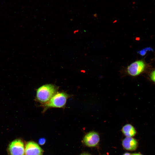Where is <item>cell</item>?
<instances>
[{"mask_svg": "<svg viewBox=\"0 0 155 155\" xmlns=\"http://www.w3.org/2000/svg\"><path fill=\"white\" fill-rule=\"evenodd\" d=\"M100 140L98 133L95 131H92L85 135L83 139V142L86 146L94 147L98 145Z\"/></svg>", "mask_w": 155, "mask_h": 155, "instance_id": "5", "label": "cell"}, {"mask_svg": "<svg viewBox=\"0 0 155 155\" xmlns=\"http://www.w3.org/2000/svg\"><path fill=\"white\" fill-rule=\"evenodd\" d=\"M58 87L52 84L43 85L36 90L35 100L43 104L58 92Z\"/></svg>", "mask_w": 155, "mask_h": 155, "instance_id": "1", "label": "cell"}, {"mask_svg": "<svg viewBox=\"0 0 155 155\" xmlns=\"http://www.w3.org/2000/svg\"><path fill=\"white\" fill-rule=\"evenodd\" d=\"M131 155H143L141 154L138 153H135L131 154Z\"/></svg>", "mask_w": 155, "mask_h": 155, "instance_id": "12", "label": "cell"}, {"mask_svg": "<svg viewBox=\"0 0 155 155\" xmlns=\"http://www.w3.org/2000/svg\"><path fill=\"white\" fill-rule=\"evenodd\" d=\"M8 151L10 155H25L23 142L18 139L14 140L9 144Z\"/></svg>", "mask_w": 155, "mask_h": 155, "instance_id": "4", "label": "cell"}, {"mask_svg": "<svg viewBox=\"0 0 155 155\" xmlns=\"http://www.w3.org/2000/svg\"><path fill=\"white\" fill-rule=\"evenodd\" d=\"M80 155H91L89 153H84Z\"/></svg>", "mask_w": 155, "mask_h": 155, "instance_id": "13", "label": "cell"}, {"mask_svg": "<svg viewBox=\"0 0 155 155\" xmlns=\"http://www.w3.org/2000/svg\"><path fill=\"white\" fill-rule=\"evenodd\" d=\"M43 151L36 142H28L25 147V155H43Z\"/></svg>", "mask_w": 155, "mask_h": 155, "instance_id": "6", "label": "cell"}, {"mask_svg": "<svg viewBox=\"0 0 155 155\" xmlns=\"http://www.w3.org/2000/svg\"><path fill=\"white\" fill-rule=\"evenodd\" d=\"M71 96L64 92H57L47 102L42 104L43 112L52 108H64L68 99Z\"/></svg>", "mask_w": 155, "mask_h": 155, "instance_id": "3", "label": "cell"}, {"mask_svg": "<svg viewBox=\"0 0 155 155\" xmlns=\"http://www.w3.org/2000/svg\"><path fill=\"white\" fill-rule=\"evenodd\" d=\"M149 77L151 80L155 83V69L152 70L151 72Z\"/></svg>", "mask_w": 155, "mask_h": 155, "instance_id": "10", "label": "cell"}, {"mask_svg": "<svg viewBox=\"0 0 155 155\" xmlns=\"http://www.w3.org/2000/svg\"><path fill=\"white\" fill-rule=\"evenodd\" d=\"M121 131L127 137H133L137 133L135 127L130 124H127L124 125Z\"/></svg>", "mask_w": 155, "mask_h": 155, "instance_id": "8", "label": "cell"}, {"mask_svg": "<svg viewBox=\"0 0 155 155\" xmlns=\"http://www.w3.org/2000/svg\"><path fill=\"white\" fill-rule=\"evenodd\" d=\"M122 145L125 149L133 151L137 148L138 142L136 139L132 137H126L123 140Z\"/></svg>", "mask_w": 155, "mask_h": 155, "instance_id": "7", "label": "cell"}, {"mask_svg": "<svg viewBox=\"0 0 155 155\" xmlns=\"http://www.w3.org/2000/svg\"><path fill=\"white\" fill-rule=\"evenodd\" d=\"M46 139L44 138L40 139L38 140V144L41 145H44L46 142Z\"/></svg>", "mask_w": 155, "mask_h": 155, "instance_id": "11", "label": "cell"}, {"mask_svg": "<svg viewBox=\"0 0 155 155\" xmlns=\"http://www.w3.org/2000/svg\"><path fill=\"white\" fill-rule=\"evenodd\" d=\"M153 49L151 47H148L137 51V53L142 56L145 55L148 51H152Z\"/></svg>", "mask_w": 155, "mask_h": 155, "instance_id": "9", "label": "cell"}, {"mask_svg": "<svg viewBox=\"0 0 155 155\" xmlns=\"http://www.w3.org/2000/svg\"><path fill=\"white\" fill-rule=\"evenodd\" d=\"M123 155H131V154L128 152H126Z\"/></svg>", "mask_w": 155, "mask_h": 155, "instance_id": "14", "label": "cell"}, {"mask_svg": "<svg viewBox=\"0 0 155 155\" xmlns=\"http://www.w3.org/2000/svg\"><path fill=\"white\" fill-rule=\"evenodd\" d=\"M146 68L147 64L144 60H137L127 67L122 68L120 72L122 77L129 76L135 77L144 72Z\"/></svg>", "mask_w": 155, "mask_h": 155, "instance_id": "2", "label": "cell"}, {"mask_svg": "<svg viewBox=\"0 0 155 155\" xmlns=\"http://www.w3.org/2000/svg\"><path fill=\"white\" fill-rule=\"evenodd\" d=\"M78 32V30H74L73 31V33L74 34H76L77 32Z\"/></svg>", "mask_w": 155, "mask_h": 155, "instance_id": "15", "label": "cell"}]
</instances>
